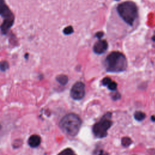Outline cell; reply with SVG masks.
I'll return each instance as SVG.
<instances>
[{"instance_id":"6da1fadb","label":"cell","mask_w":155,"mask_h":155,"mask_svg":"<svg viewBox=\"0 0 155 155\" xmlns=\"http://www.w3.org/2000/svg\"><path fill=\"white\" fill-rule=\"evenodd\" d=\"M104 65L107 71L119 73L125 71L127 67V61L125 55L119 51L111 52L105 58Z\"/></svg>"},{"instance_id":"7a4b0ae2","label":"cell","mask_w":155,"mask_h":155,"mask_svg":"<svg viewBox=\"0 0 155 155\" xmlns=\"http://www.w3.org/2000/svg\"><path fill=\"white\" fill-rule=\"evenodd\" d=\"M82 120L80 117L73 113L65 115L60 120L59 127L62 131L68 136H76L80 130Z\"/></svg>"},{"instance_id":"3957f363","label":"cell","mask_w":155,"mask_h":155,"mask_svg":"<svg viewBox=\"0 0 155 155\" xmlns=\"http://www.w3.org/2000/svg\"><path fill=\"white\" fill-rule=\"evenodd\" d=\"M117 11L120 17L131 26L133 25L138 16L137 7L133 1H125L119 4Z\"/></svg>"},{"instance_id":"277c9868","label":"cell","mask_w":155,"mask_h":155,"mask_svg":"<svg viewBox=\"0 0 155 155\" xmlns=\"http://www.w3.org/2000/svg\"><path fill=\"white\" fill-rule=\"evenodd\" d=\"M111 114V112L106 113L98 122L93 125L92 131L96 137L103 138L107 136V131L113 124Z\"/></svg>"},{"instance_id":"5b68a950","label":"cell","mask_w":155,"mask_h":155,"mask_svg":"<svg viewBox=\"0 0 155 155\" xmlns=\"http://www.w3.org/2000/svg\"><path fill=\"white\" fill-rule=\"evenodd\" d=\"M0 15L4 18L1 29L2 33H6L13 24L14 16L5 4L4 0H0Z\"/></svg>"},{"instance_id":"8992f818","label":"cell","mask_w":155,"mask_h":155,"mask_svg":"<svg viewBox=\"0 0 155 155\" xmlns=\"http://www.w3.org/2000/svg\"><path fill=\"white\" fill-rule=\"evenodd\" d=\"M85 93V85L82 82H76L70 90V96L74 100L82 99Z\"/></svg>"},{"instance_id":"52a82bcc","label":"cell","mask_w":155,"mask_h":155,"mask_svg":"<svg viewBox=\"0 0 155 155\" xmlns=\"http://www.w3.org/2000/svg\"><path fill=\"white\" fill-rule=\"evenodd\" d=\"M108 48V43L106 40H99L93 46V51L97 54L104 53Z\"/></svg>"},{"instance_id":"ba28073f","label":"cell","mask_w":155,"mask_h":155,"mask_svg":"<svg viewBox=\"0 0 155 155\" xmlns=\"http://www.w3.org/2000/svg\"><path fill=\"white\" fill-rule=\"evenodd\" d=\"M102 83L103 84V85L107 86L108 87V88L111 91H114L116 90L117 87V84L115 81H113L111 78L106 77L104 78L102 81Z\"/></svg>"},{"instance_id":"9c48e42d","label":"cell","mask_w":155,"mask_h":155,"mask_svg":"<svg viewBox=\"0 0 155 155\" xmlns=\"http://www.w3.org/2000/svg\"><path fill=\"white\" fill-rule=\"evenodd\" d=\"M41 140V137L39 135L33 134L28 138V143L31 147L36 148L40 145Z\"/></svg>"},{"instance_id":"30bf717a","label":"cell","mask_w":155,"mask_h":155,"mask_svg":"<svg viewBox=\"0 0 155 155\" xmlns=\"http://www.w3.org/2000/svg\"><path fill=\"white\" fill-rule=\"evenodd\" d=\"M56 81L61 85H64L67 84V83L68 82V79L67 76H66V75L60 74L56 77Z\"/></svg>"},{"instance_id":"8fae6325","label":"cell","mask_w":155,"mask_h":155,"mask_svg":"<svg viewBox=\"0 0 155 155\" xmlns=\"http://www.w3.org/2000/svg\"><path fill=\"white\" fill-rule=\"evenodd\" d=\"M146 117L145 114L141 111H136L134 113V117L137 121H142Z\"/></svg>"},{"instance_id":"7c38bea8","label":"cell","mask_w":155,"mask_h":155,"mask_svg":"<svg viewBox=\"0 0 155 155\" xmlns=\"http://www.w3.org/2000/svg\"><path fill=\"white\" fill-rule=\"evenodd\" d=\"M58 155H76V154L74 152V151L72 149L67 148L63 150Z\"/></svg>"},{"instance_id":"4fadbf2b","label":"cell","mask_w":155,"mask_h":155,"mask_svg":"<svg viewBox=\"0 0 155 155\" xmlns=\"http://www.w3.org/2000/svg\"><path fill=\"white\" fill-rule=\"evenodd\" d=\"M121 143L124 147H127L132 143V140L128 137H124L121 139Z\"/></svg>"},{"instance_id":"5bb4252c","label":"cell","mask_w":155,"mask_h":155,"mask_svg":"<svg viewBox=\"0 0 155 155\" xmlns=\"http://www.w3.org/2000/svg\"><path fill=\"white\" fill-rule=\"evenodd\" d=\"M73 31H74V30H73V28L72 27V26H68V27L64 28V29L63 30V33L66 35H68L73 33Z\"/></svg>"},{"instance_id":"9a60e30c","label":"cell","mask_w":155,"mask_h":155,"mask_svg":"<svg viewBox=\"0 0 155 155\" xmlns=\"http://www.w3.org/2000/svg\"><path fill=\"white\" fill-rule=\"evenodd\" d=\"M8 68V64L6 61H3L0 64V68L1 70H6Z\"/></svg>"},{"instance_id":"2e32d148","label":"cell","mask_w":155,"mask_h":155,"mask_svg":"<svg viewBox=\"0 0 155 155\" xmlns=\"http://www.w3.org/2000/svg\"><path fill=\"white\" fill-rule=\"evenodd\" d=\"M103 35H104V33H103L102 31H98V32H97V33H96V35H95L96 37L97 38H99V39L101 38L103 36Z\"/></svg>"},{"instance_id":"e0dca14e","label":"cell","mask_w":155,"mask_h":155,"mask_svg":"<svg viewBox=\"0 0 155 155\" xmlns=\"http://www.w3.org/2000/svg\"><path fill=\"white\" fill-rule=\"evenodd\" d=\"M120 94L119 93H114V95L112 96V97H113V99H114V100H117V99H119V98H120Z\"/></svg>"},{"instance_id":"ac0fdd59","label":"cell","mask_w":155,"mask_h":155,"mask_svg":"<svg viewBox=\"0 0 155 155\" xmlns=\"http://www.w3.org/2000/svg\"><path fill=\"white\" fill-rule=\"evenodd\" d=\"M151 120H152L153 121H155V116H152L151 117Z\"/></svg>"},{"instance_id":"d6986e66","label":"cell","mask_w":155,"mask_h":155,"mask_svg":"<svg viewBox=\"0 0 155 155\" xmlns=\"http://www.w3.org/2000/svg\"><path fill=\"white\" fill-rule=\"evenodd\" d=\"M153 39L154 41H155V35L153 36Z\"/></svg>"},{"instance_id":"ffe728a7","label":"cell","mask_w":155,"mask_h":155,"mask_svg":"<svg viewBox=\"0 0 155 155\" xmlns=\"http://www.w3.org/2000/svg\"><path fill=\"white\" fill-rule=\"evenodd\" d=\"M1 125H0V130H1Z\"/></svg>"},{"instance_id":"44dd1931","label":"cell","mask_w":155,"mask_h":155,"mask_svg":"<svg viewBox=\"0 0 155 155\" xmlns=\"http://www.w3.org/2000/svg\"><path fill=\"white\" fill-rule=\"evenodd\" d=\"M116 1H119V0H116Z\"/></svg>"}]
</instances>
